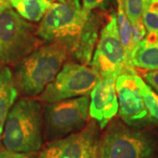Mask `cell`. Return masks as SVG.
Listing matches in <instances>:
<instances>
[{
    "label": "cell",
    "instance_id": "obj_1",
    "mask_svg": "<svg viewBox=\"0 0 158 158\" xmlns=\"http://www.w3.org/2000/svg\"><path fill=\"white\" fill-rule=\"evenodd\" d=\"M71 55V48L62 42L41 45L15 66L14 82L23 96L40 95Z\"/></svg>",
    "mask_w": 158,
    "mask_h": 158
},
{
    "label": "cell",
    "instance_id": "obj_2",
    "mask_svg": "<svg viewBox=\"0 0 158 158\" xmlns=\"http://www.w3.org/2000/svg\"><path fill=\"white\" fill-rule=\"evenodd\" d=\"M44 106L40 99L20 98L11 107L5 123L2 141L7 150L31 154L43 142Z\"/></svg>",
    "mask_w": 158,
    "mask_h": 158
},
{
    "label": "cell",
    "instance_id": "obj_3",
    "mask_svg": "<svg viewBox=\"0 0 158 158\" xmlns=\"http://www.w3.org/2000/svg\"><path fill=\"white\" fill-rule=\"evenodd\" d=\"M157 152L152 135L113 118L100 135L94 158H156Z\"/></svg>",
    "mask_w": 158,
    "mask_h": 158
},
{
    "label": "cell",
    "instance_id": "obj_4",
    "mask_svg": "<svg viewBox=\"0 0 158 158\" xmlns=\"http://www.w3.org/2000/svg\"><path fill=\"white\" fill-rule=\"evenodd\" d=\"M37 27L27 22L12 8L0 12V68L16 66L43 45Z\"/></svg>",
    "mask_w": 158,
    "mask_h": 158
},
{
    "label": "cell",
    "instance_id": "obj_5",
    "mask_svg": "<svg viewBox=\"0 0 158 158\" xmlns=\"http://www.w3.org/2000/svg\"><path fill=\"white\" fill-rule=\"evenodd\" d=\"M87 16L80 0L53 3L37 27L36 34L43 41L67 44L72 52Z\"/></svg>",
    "mask_w": 158,
    "mask_h": 158
},
{
    "label": "cell",
    "instance_id": "obj_6",
    "mask_svg": "<svg viewBox=\"0 0 158 158\" xmlns=\"http://www.w3.org/2000/svg\"><path fill=\"white\" fill-rule=\"evenodd\" d=\"M90 67L100 78L116 80L123 74H136L127 60L118 32L117 14L113 12L102 27L98 41L92 56Z\"/></svg>",
    "mask_w": 158,
    "mask_h": 158
},
{
    "label": "cell",
    "instance_id": "obj_7",
    "mask_svg": "<svg viewBox=\"0 0 158 158\" xmlns=\"http://www.w3.org/2000/svg\"><path fill=\"white\" fill-rule=\"evenodd\" d=\"M89 105L88 96L48 103L43 113L47 142L60 140L84 129L89 122Z\"/></svg>",
    "mask_w": 158,
    "mask_h": 158
},
{
    "label": "cell",
    "instance_id": "obj_8",
    "mask_svg": "<svg viewBox=\"0 0 158 158\" xmlns=\"http://www.w3.org/2000/svg\"><path fill=\"white\" fill-rule=\"evenodd\" d=\"M99 78V75L90 66L78 62H65L56 78L40 94L39 99L54 103L87 96Z\"/></svg>",
    "mask_w": 158,
    "mask_h": 158
},
{
    "label": "cell",
    "instance_id": "obj_9",
    "mask_svg": "<svg viewBox=\"0 0 158 158\" xmlns=\"http://www.w3.org/2000/svg\"><path fill=\"white\" fill-rule=\"evenodd\" d=\"M136 75L123 74L115 80L118 116L125 124L141 129L157 121L149 114L135 80Z\"/></svg>",
    "mask_w": 158,
    "mask_h": 158
},
{
    "label": "cell",
    "instance_id": "obj_10",
    "mask_svg": "<svg viewBox=\"0 0 158 158\" xmlns=\"http://www.w3.org/2000/svg\"><path fill=\"white\" fill-rule=\"evenodd\" d=\"M99 127L91 119L80 132L47 143L38 158H94L100 137Z\"/></svg>",
    "mask_w": 158,
    "mask_h": 158
},
{
    "label": "cell",
    "instance_id": "obj_11",
    "mask_svg": "<svg viewBox=\"0 0 158 158\" xmlns=\"http://www.w3.org/2000/svg\"><path fill=\"white\" fill-rule=\"evenodd\" d=\"M118 112L115 80L99 78L90 92L89 115L100 129H105Z\"/></svg>",
    "mask_w": 158,
    "mask_h": 158
},
{
    "label": "cell",
    "instance_id": "obj_12",
    "mask_svg": "<svg viewBox=\"0 0 158 158\" xmlns=\"http://www.w3.org/2000/svg\"><path fill=\"white\" fill-rule=\"evenodd\" d=\"M106 15L101 10L93 11L88 14L77 42L74 47L70 57L79 63L90 66L94 49L98 41L99 34Z\"/></svg>",
    "mask_w": 158,
    "mask_h": 158
},
{
    "label": "cell",
    "instance_id": "obj_13",
    "mask_svg": "<svg viewBox=\"0 0 158 158\" xmlns=\"http://www.w3.org/2000/svg\"><path fill=\"white\" fill-rule=\"evenodd\" d=\"M19 91L13 74L9 67L0 68V136L4 131L7 116L14 105Z\"/></svg>",
    "mask_w": 158,
    "mask_h": 158
},
{
    "label": "cell",
    "instance_id": "obj_14",
    "mask_svg": "<svg viewBox=\"0 0 158 158\" xmlns=\"http://www.w3.org/2000/svg\"><path fill=\"white\" fill-rule=\"evenodd\" d=\"M132 62L135 68L147 70L158 69V34L147 33L133 53Z\"/></svg>",
    "mask_w": 158,
    "mask_h": 158
},
{
    "label": "cell",
    "instance_id": "obj_15",
    "mask_svg": "<svg viewBox=\"0 0 158 158\" xmlns=\"http://www.w3.org/2000/svg\"><path fill=\"white\" fill-rule=\"evenodd\" d=\"M10 4L24 19L39 22L53 3L49 0H10Z\"/></svg>",
    "mask_w": 158,
    "mask_h": 158
},
{
    "label": "cell",
    "instance_id": "obj_16",
    "mask_svg": "<svg viewBox=\"0 0 158 158\" xmlns=\"http://www.w3.org/2000/svg\"><path fill=\"white\" fill-rule=\"evenodd\" d=\"M118 9H117V23H118V32L121 43L123 45L127 57L130 64L134 67L132 62L133 54V33H132V24L128 19L124 10L123 1L117 0Z\"/></svg>",
    "mask_w": 158,
    "mask_h": 158
},
{
    "label": "cell",
    "instance_id": "obj_17",
    "mask_svg": "<svg viewBox=\"0 0 158 158\" xmlns=\"http://www.w3.org/2000/svg\"><path fill=\"white\" fill-rule=\"evenodd\" d=\"M135 80L148 113L158 122V94L138 75L135 76Z\"/></svg>",
    "mask_w": 158,
    "mask_h": 158
},
{
    "label": "cell",
    "instance_id": "obj_18",
    "mask_svg": "<svg viewBox=\"0 0 158 158\" xmlns=\"http://www.w3.org/2000/svg\"><path fill=\"white\" fill-rule=\"evenodd\" d=\"M124 10L132 25L141 20L148 0H122Z\"/></svg>",
    "mask_w": 158,
    "mask_h": 158
},
{
    "label": "cell",
    "instance_id": "obj_19",
    "mask_svg": "<svg viewBox=\"0 0 158 158\" xmlns=\"http://www.w3.org/2000/svg\"><path fill=\"white\" fill-rule=\"evenodd\" d=\"M141 19L148 33L158 34V11L147 7Z\"/></svg>",
    "mask_w": 158,
    "mask_h": 158
},
{
    "label": "cell",
    "instance_id": "obj_20",
    "mask_svg": "<svg viewBox=\"0 0 158 158\" xmlns=\"http://www.w3.org/2000/svg\"><path fill=\"white\" fill-rule=\"evenodd\" d=\"M132 33H133V53H134L147 34V30L142 22V19L132 25Z\"/></svg>",
    "mask_w": 158,
    "mask_h": 158
},
{
    "label": "cell",
    "instance_id": "obj_21",
    "mask_svg": "<svg viewBox=\"0 0 158 158\" xmlns=\"http://www.w3.org/2000/svg\"><path fill=\"white\" fill-rule=\"evenodd\" d=\"M83 11L88 15L90 12L96 10L105 11L110 6L112 0H82Z\"/></svg>",
    "mask_w": 158,
    "mask_h": 158
},
{
    "label": "cell",
    "instance_id": "obj_22",
    "mask_svg": "<svg viewBox=\"0 0 158 158\" xmlns=\"http://www.w3.org/2000/svg\"><path fill=\"white\" fill-rule=\"evenodd\" d=\"M144 79L154 91L158 94V69L149 70L146 72L144 74Z\"/></svg>",
    "mask_w": 158,
    "mask_h": 158
},
{
    "label": "cell",
    "instance_id": "obj_23",
    "mask_svg": "<svg viewBox=\"0 0 158 158\" xmlns=\"http://www.w3.org/2000/svg\"><path fill=\"white\" fill-rule=\"evenodd\" d=\"M0 158H32L24 153L12 152L7 149L0 148Z\"/></svg>",
    "mask_w": 158,
    "mask_h": 158
},
{
    "label": "cell",
    "instance_id": "obj_24",
    "mask_svg": "<svg viewBox=\"0 0 158 158\" xmlns=\"http://www.w3.org/2000/svg\"><path fill=\"white\" fill-rule=\"evenodd\" d=\"M10 0H0V12L6 11L7 9L11 8Z\"/></svg>",
    "mask_w": 158,
    "mask_h": 158
},
{
    "label": "cell",
    "instance_id": "obj_25",
    "mask_svg": "<svg viewBox=\"0 0 158 158\" xmlns=\"http://www.w3.org/2000/svg\"><path fill=\"white\" fill-rule=\"evenodd\" d=\"M57 1H59V2H61V3H64L66 0H57Z\"/></svg>",
    "mask_w": 158,
    "mask_h": 158
},
{
    "label": "cell",
    "instance_id": "obj_26",
    "mask_svg": "<svg viewBox=\"0 0 158 158\" xmlns=\"http://www.w3.org/2000/svg\"><path fill=\"white\" fill-rule=\"evenodd\" d=\"M156 158H158V152H157V156H156Z\"/></svg>",
    "mask_w": 158,
    "mask_h": 158
}]
</instances>
